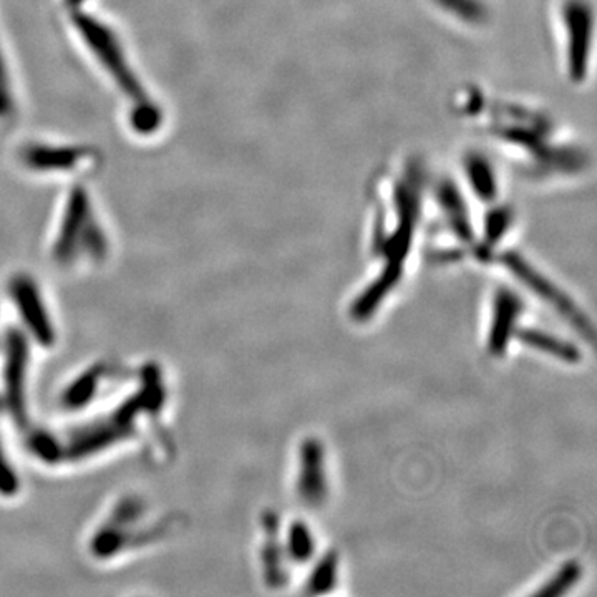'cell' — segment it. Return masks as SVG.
I'll use <instances>...</instances> for the list:
<instances>
[{
  "label": "cell",
  "instance_id": "8fae6325",
  "mask_svg": "<svg viewBox=\"0 0 597 597\" xmlns=\"http://www.w3.org/2000/svg\"><path fill=\"white\" fill-rule=\"evenodd\" d=\"M10 108L12 107H10L9 80L5 73L4 62L0 57V115L9 112Z\"/></svg>",
  "mask_w": 597,
  "mask_h": 597
},
{
  "label": "cell",
  "instance_id": "52a82bcc",
  "mask_svg": "<svg viewBox=\"0 0 597 597\" xmlns=\"http://www.w3.org/2000/svg\"><path fill=\"white\" fill-rule=\"evenodd\" d=\"M287 556L296 563H307L316 553V543L309 526L304 523H294L287 533Z\"/></svg>",
  "mask_w": 597,
  "mask_h": 597
},
{
  "label": "cell",
  "instance_id": "30bf717a",
  "mask_svg": "<svg viewBox=\"0 0 597 597\" xmlns=\"http://www.w3.org/2000/svg\"><path fill=\"white\" fill-rule=\"evenodd\" d=\"M263 556L267 581L271 586H282L286 581V573H284V553L281 546L272 541L271 544H267Z\"/></svg>",
  "mask_w": 597,
  "mask_h": 597
},
{
  "label": "cell",
  "instance_id": "3957f363",
  "mask_svg": "<svg viewBox=\"0 0 597 597\" xmlns=\"http://www.w3.org/2000/svg\"><path fill=\"white\" fill-rule=\"evenodd\" d=\"M297 491L302 503L309 508H319L326 503L329 486H327L324 448L321 442L312 438L302 443Z\"/></svg>",
  "mask_w": 597,
  "mask_h": 597
},
{
  "label": "cell",
  "instance_id": "8992f818",
  "mask_svg": "<svg viewBox=\"0 0 597 597\" xmlns=\"http://www.w3.org/2000/svg\"><path fill=\"white\" fill-rule=\"evenodd\" d=\"M516 334L520 337L521 342L531 349L553 355L556 359L568 362V364H576L581 359V352L573 344L554 337V335L536 331V329H521V331H516Z\"/></svg>",
  "mask_w": 597,
  "mask_h": 597
},
{
  "label": "cell",
  "instance_id": "7a4b0ae2",
  "mask_svg": "<svg viewBox=\"0 0 597 597\" xmlns=\"http://www.w3.org/2000/svg\"><path fill=\"white\" fill-rule=\"evenodd\" d=\"M503 264L506 269L513 274V276L520 279L523 286L528 287L533 291L541 301L546 302L553 307L554 311H558L571 326L579 332V334L586 335L589 339H593V326L588 321V317L584 316L581 309L574 304L571 297L566 296L559 287L554 286L553 282L541 276L536 269L526 263L525 259L515 253H506L503 256Z\"/></svg>",
  "mask_w": 597,
  "mask_h": 597
},
{
  "label": "cell",
  "instance_id": "5b68a950",
  "mask_svg": "<svg viewBox=\"0 0 597 597\" xmlns=\"http://www.w3.org/2000/svg\"><path fill=\"white\" fill-rule=\"evenodd\" d=\"M88 151L80 148H59V146L29 145L20 151V160L32 170H72L82 163Z\"/></svg>",
  "mask_w": 597,
  "mask_h": 597
},
{
  "label": "cell",
  "instance_id": "9c48e42d",
  "mask_svg": "<svg viewBox=\"0 0 597 597\" xmlns=\"http://www.w3.org/2000/svg\"><path fill=\"white\" fill-rule=\"evenodd\" d=\"M579 578H581V566L574 561L566 563L558 573L554 574L553 578L549 579L548 583L544 584L543 588L539 589L536 596H563L568 593L569 589L576 586Z\"/></svg>",
  "mask_w": 597,
  "mask_h": 597
},
{
  "label": "cell",
  "instance_id": "ba28073f",
  "mask_svg": "<svg viewBox=\"0 0 597 597\" xmlns=\"http://www.w3.org/2000/svg\"><path fill=\"white\" fill-rule=\"evenodd\" d=\"M337 574H339V559L335 554H327L321 563L317 564L314 573L307 583V593L309 594H327L331 593L337 583Z\"/></svg>",
  "mask_w": 597,
  "mask_h": 597
},
{
  "label": "cell",
  "instance_id": "277c9868",
  "mask_svg": "<svg viewBox=\"0 0 597 597\" xmlns=\"http://www.w3.org/2000/svg\"><path fill=\"white\" fill-rule=\"evenodd\" d=\"M525 302L510 287H501L496 292L493 306V321L488 334V350L493 355H503L516 334Z\"/></svg>",
  "mask_w": 597,
  "mask_h": 597
},
{
  "label": "cell",
  "instance_id": "6da1fadb",
  "mask_svg": "<svg viewBox=\"0 0 597 597\" xmlns=\"http://www.w3.org/2000/svg\"><path fill=\"white\" fill-rule=\"evenodd\" d=\"M73 24L78 32L83 35L88 47L95 52L97 59L107 68L115 82L122 87L123 92L130 100L136 103L135 123L143 130H151L158 125V112L155 105L148 100L143 92L138 78L128 65L127 57L123 52L122 44L118 42L117 35L108 29L107 25L98 22L88 15H73Z\"/></svg>",
  "mask_w": 597,
  "mask_h": 597
}]
</instances>
